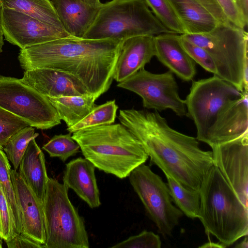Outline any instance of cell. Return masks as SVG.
Here are the masks:
<instances>
[{"mask_svg":"<svg viewBox=\"0 0 248 248\" xmlns=\"http://www.w3.org/2000/svg\"><path fill=\"white\" fill-rule=\"evenodd\" d=\"M118 119L140 142L151 165L184 186L199 190L214 165L212 151L202 150L196 138L171 127L157 111L121 109Z\"/></svg>","mask_w":248,"mask_h":248,"instance_id":"6da1fadb","label":"cell"},{"mask_svg":"<svg viewBox=\"0 0 248 248\" xmlns=\"http://www.w3.org/2000/svg\"><path fill=\"white\" fill-rule=\"evenodd\" d=\"M122 41L69 36L21 49L18 59L25 71L46 68L70 74L98 98L112 83Z\"/></svg>","mask_w":248,"mask_h":248,"instance_id":"7a4b0ae2","label":"cell"},{"mask_svg":"<svg viewBox=\"0 0 248 248\" xmlns=\"http://www.w3.org/2000/svg\"><path fill=\"white\" fill-rule=\"evenodd\" d=\"M72 137L95 168L120 179L128 177L149 158L139 140L121 123L80 129Z\"/></svg>","mask_w":248,"mask_h":248,"instance_id":"3957f363","label":"cell"},{"mask_svg":"<svg viewBox=\"0 0 248 248\" xmlns=\"http://www.w3.org/2000/svg\"><path fill=\"white\" fill-rule=\"evenodd\" d=\"M198 217L207 233L225 247L248 234V207L246 206L213 165L199 189Z\"/></svg>","mask_w":248,"mask_h":248,"instance_id":"277c9868","label":"cell"},{"mask_svg":"<svg viewBox=\"0 0 248 248\" xmlns=\"http://www.w3.org/2000/svg\"><path fill=\"white\" fill-rule=\"evenodd\" d=\"M173 33L155 16L144 0H111L102 3L82 38L123 41L128 38Z\"/></svg>","mask_w":248,"mask_h":248,"instance_id":"5b68a950","label":"cell"},{"mask_svg":"<svg viewBox=\"0 0 248 248\" xmlns=\"http://www.w3.org/2000/svg\"><path fill=\"white\" fill-rule=\"evenodd\" d=\"M181 35L208 52L217 76L242 92L248 91V34L245 29L220 23L208 33Z\"/></svg>","mask_w":248,"mask_h":248,"instance_id":"8992f818","label":"cell"},{"mask_svg":"<svg viewBox=\"0 0 248 248\" xmlns=\"http://www.w3.org/2000/svg\"><path fill=\"white\" fill-rule=\"evenodd\" d=\"M62 183L48 178L43 202L45 223V248H88L83 218L71 202Z\"/></svg>","mask_w":248,"mask_h":248,"instance_id":"52a82bcc","label":"cell"},{"mask_svg":"<svg viewBox=\"0 0 248 248\" xmlns=\"http://www.w3.org/2000/svg\"><path fill=\"white\" fill-rule=\"evenodd\" d=\"M217 75L193 81L185 100L186 116L195 125L196 139L204 142L209 128L223 107L244 93Z\"/></svg>","mask_w":248,"mask_h":248,"instance_id":"ba28073f","label":"cell"},{"mask_svg":"<svg viewBox=\"0 0 248 248\" xmlns=\"http://www.w3.org/2000/svg\"><path fill=\"white\" fill-rule=\"evenodd\" d=\"M0 108L37 129H50L61 123L46 96L15 78L0 75Z\"/></svg>","mask_w":248,"mask_h":248,"instance_id":"9c48e42d","label":"cell"},{"mask_svg":"<svg viewBox=\"0 0 248 248\" xmlns=\"http://www.w3.org/2000/svg\"><path fill=\"white\" fill-rule=\"evenodd\" d=\"M128 177L159 233L170 235L183 213L173 204L168 185L144 163L133 170Z\"/></svg>","mask_w":248,"mask_h":248,"instance_id":"30bf717a","label":"cell"},{"mask_svg":"<svg viewBox=\"0 0 248 248\" xmlns=\"http://www.w3.org/2000/svg\"><path fill=\"white\" fill-rule=\"evenodd\" d=\"M117 86L139 95L145 108L158 112L170 109L178 116H186L185 100L180 97L178 84L170 71L154 74L144 68Z\"/></svg>","mask_w":248,"mask_h":248,"instance_id":"8fae6325","label":"cell"},{"mask_svg":"<svg viewBox=\"0 0 248 248\" xmlns=\"http://www.w3.org/2000/svg\"><path fill=\"white\" fill-rule=\"evenodd\" d=\"M211 147L214 165L241 202L248 207V132Z\"/></svg>","mask_w":248,"mask_h":248,"instance_id":"7c38bea8","label":"cell"},{"mask_svg":"<svg viewBox=\"0 0 248 248\" xmlns=\"http://www.w3.org/2000/svg\"><path fill=\"white\" fill-rule=\"evenodd\" d=\"M1 27L5 40L20 49L71 36L62 28L3 7Z\"/></svg>","mask_w":248,"mask_h":248,"instance_id":"4fadbf2b","label":"cell"},{"mask_svg":"<svg viewBox=\"0 0 248 248\" xmlns=\"http://www.w3.org/2000/svg\"><path fill=\"white\" fill-rule=\"evenodd\" d=\"M11 175L20 216L21 233L45 248L46 232L43 203L17 170L12 169Z\"/></svg>","mask_w":248,"mask_h":248,"instance_id":"5bb4252c","label":"cell"},{"mask_svg":"<svg viewBox=\"0 0 248 248\" xmlns=\"http://www.w3.org/2000/svg\"><path fill=\"white\" fill-rule=\"evenodd\" d=\"M248 132V92L227 104L209 128L204 143L210 147L235 140Z\"/></svg>","mask_w":248,"mask_h":248,"instance_id":"9a60e30c","label":"cell"},{"mask_svg":"<svg viewBox=\"0 0 248 248\" xmlns=\"http://www.w3.org/2000/svg\"><path fill=\"white\" fill-rule=\"evenodd\" d=\"M20 79L47 97L79 96L89 93L77 78L54 69L42 68L26 70Z\"/></svg>","mask_w":248,"mask_h":248,"instance_id":"2e32d148","label":"cell"},{"mask_svg":"<svg viewBox=\"0 0 248 248\" xmlns=\"http://www.w3.org/2000/svg\"><path fill=\"white\" fill-rule=\"evenodd\" d=\"M155 56L181 80L189 81L196 76V63L180 41V34L164 33L154 36Z\"/></svg>","mask_w":248,"mask_h":248,"instance_id":"e0dca14e","label":"cell"},{"mask_svg":"<svg viewBox=\"0 0 248 248\" xmlns=\"http://www.w3.org/2000/svg\"><path fill=\"white\" fill-rule=\"evenodd\" d=\"M154 36L141 35L122 41L113 79L122 82L144 68L155 56Z\"/></svg>","mask_w":248,"mask_h":248,"instance_id":"ac0fdd59","label":"cell"},{"mask_svg":"<svg viewBox=\"0 0 248 248\" xmlns=\"http://www.w3.org/2000/svg\"><path fill=\"white\" fill-rule=\"evenodd\" d=\"M95 169L92 162L79 157L66 164L62 178L63 185L72 189L91 208L101 205Z\"/></svg>","mask_w":248,"mask_h":248,"instance_id":"d6986e66","label":"cell"},{"mask_svg":"<svg viewBox=\"0 0 248 248\" xmlns=\"http://www.w3.org/2000/svg\"><path fill=\"white\" fill-rule=\"evenodd\" d=\"M63 30L70 35L82 38L93 22L100 6L83 0H51Z\"/></svg>","mask_w":248,"mask_h":248,"instance_id":"ffe728a7","label":"cell"},{"mask_svg":"<svg viewBox=\"0 0 248 248\" xmlns=\"http://www.w3.org/2000/svg\"><path fill=\"white\" fill-rule=\"evenodd\" d=\"M18 170L20 176L43 203L49 177L44 154L35 138L29 142Z\"/></svg>","mask_w":248,"mask_h":248,"instance_id":"44dd1931","label":"cell"},{"mask_svg":"<svg viewBox=\"0 0 248 248\" xmlns=\"http://www.w3.org/2000/svg\"><path fill=\"white\" fill-rule=\"evenodd\" d=\"M183 24L185 34L208 33L221 23L196 0H169Z\"/></svg>","mask_w":248,"mask_h":248,"instance_id":"7402d4cb","label":"cell"},{"mask_svg":"<svg viewBox=\"0 0 248 248\" xmlns=\"http://www.w3.org/2000/svg\"><path fill=\"white\" fill-rule=\"evenodd\" d=\"M47 97V96H46ZM67 127L77 124L95 107V96L87 93L79 96L47 97Z\"/></svg>","mask_w":248,"mask_h":248,"instance_id":"603a6c76","label":"cell"},{"mask_svg":"<svg viewBox=\"0 0 248 248\" xmlns=\"http://www.w3.org/2000/svg\"><path fill=\"white\" fill-rule=\"evenodd\" d=\"M0 1L3 8L21 12L43 22L63 29L50 0H0Z\"/></svg>","mask_w":248,"mask_h":248,"instance_id":"cb8c5ba5","label":"cell"},{"mask_svg":"<svg viewBox=\"0 0 248 248\" xmlns=\"http://www.w3.org/2000/svg\"><path fill=\"white\" fill-rule=\"evenodd\" d=\"M165 176L172 202L188 217L198 218L200 207L199 190L188 188L171 177Z\"/></svg>","mask_w":248,"mask_h":248,"instance_id":"d4e9b609","label":"cell"},{"mask_svg":"<svg viewBox=\"0 0 248 248\" xmlns=\"http://www.w3.org/2000/svg\"><path fill=\"white\" fill-rule=\"evenodd\" d=\"M118 108V106L115 100L95 106L83 119L75 125L67 127L66 130L69 133L72 134L77 131L90 127L113 124L115 121Z\"/></svg>","mask_w":248,"mask_h":248,"instance_id":"484cf974","label":"cell"},{"mask_svg":"<svg viewBox=\"0 0 248 248\" xmlns=\"http://www.w3.org/2000/svg\"><path fill=\"white\" fill-rule=\"evenodd\" d=\"M34 130L31 126L21 129L12 135L3 147L8 159L16 170L18 169L29 142L39 135L37 133H35Z\"/></svg>","mask_w":248,"mask_h":248,"instance_id":"4316f807","label":"cell"},{"mask_svg":"<svg viewBox=\"0 0 248 248\" xmlns=\"http://www.w3.org/2000/svg\"><path fill=\"white\" fill-rule=\"evenodd\" d=\"M152 12L169 30L178 34L186 33V30L169 0H144Z\"/></svg>","mask_w":248,"mask_h":248,"instance_id":"83f0119b","label":"cell"},{"mask_svg":"<svg viewBox=\"0 0 248 248\" xmlns=\"http://www.w3.org/2000/svg\"><path fill=\"white\" fill-rule=\"evenodd\" d=\"M11 166L3 149L0 148V184L12 208L18 234L21 232L19 209L12 182Z\"/></svg>","mask_w":248,"mask_h":248,"instance_id":"f1b7e54d","label":"cell"},{"mask_svg":"<svg viewBox=\"0 0 248 248\" xmlns=\"http://www.w3.org/2000/svg\"><path fill=\"white\" fill-rule=\"evenodd\" d=\"M42 149L52 157H58L63 162L76 155L80 149L78 143L72 137L71 133L54 136Z\"/></svg>","mask_w":248,"mask_h":248,"instance_id":"f546056e","label":"cell"},{"mask_svg":"<svg viewBox=\"0 0 248 248\" xmlns=\"http://www.w3.org/2000/svg\"><path fill=\"white\" fill-rule=\"evenodd\" d=\"M17 234L12 208L0 184V238L7 242Z\"/></svg>","mask_w":248,"mask_h":248,"instance_id":"4dcf8cb0","label":"cell"},{"mask_svg":"<svg viewBox=\"0 0 248 248\" xmlns=\"http://www.w3.org/2000/svg\"><path fill=\"white\" fill-rule=\"evenodd\" d=\"M29 124L16 115L0 108V148L3 149L9 139Z\"/></svg>","mask_w":248,"mask_h":248,"instance_id":"1f68e13d","label":"cell"},{"mask_svg":"<svg viewBox=\"0 0 248 248\" xmlns=\"http://www.w3.org/2000/svg\"><path fill=\"white\" fill-rule=\"evenodd\" d=\"M181 44L191 58L206 71L217 75L214 61L208 52L202 47L183 38L180 34Z\"/></svg>","mask_w":248,"mask_h":248,"instance_id":"d6a6232c","label":"cell"},{"mask_svg":"<svg viewBox=\"0 0 248 248\" xmlns=\"http://www.w3.org/2000/svg\"><path fill=\"white\" fill-rule=\"evenodd\" d=\"M160 237L153 232L143 231L140 233L130 236L111 248H160Z\"/></svg>","mask_w":248,"mask_h":248,"instance_id":"836d02e7","label":"cell"},{"mask_svg":"<svg viewBox=\"0 0 248 248\" xmlns=\"http://www.w3.org/2000/svg\"><path fill=\"white\" fill-rule=\"evenodd\" d=\"M216 1L230 23L236 27L245 29L248 23L245 22L235 0H216Z\"/></svg>","mask_w":248,"mask_h":248,"instance_id":"e575fe53","label":"cell"},{"mask_svg":"<svg viewBox=\"0 0 248 248\" xmlns=\"http://www.w3.org/2000/svg\"><path fill=\"white\" fill-rule=\"evenodd\" d=\"M5 242L9 248H45L44 246L21 233Z\"/></svg>","mask_w":248,"mask_h":248,"instance_id":"d590c367","label":"cell"},{"mask_svg":"<svg viewBox=\"0 0 248 248\" xmlns=\"http://www.w3.org/2000/svg\"><path fill=\"white\" fill-rule=\"evenodd\" d=\"M208 9L222 24H231L216 0H196ZM232 24V23H231Z\"/></svg>","mask_w":248,"mask_h":248,"instance_id":"8d00e7d4","label":"cell"},{"mask_svg":"<svg viewBox=\"0 0 248 248\" xmlns=\"http://www.w3.org/2000/svg\"><path fill=\"white\" fill-rule=\"evenodd\" d=\"M237 5L245 21L248 23V0H235Z\"/></svg>","mask_w":248,"mask_h":248,"instance_id":"74e56055","label":"cell"},{"mask_svg":"<svg viewBox=\"0 0 248 248\" xmlns=\"http://www.w3.org/2000/svg\"><path fill=\"white\" fill-rule=\"evenodd\" d=\"M2 7L0 1V53L2 51V47L4 45V36L1 27V11Z\"/></svg>","mask_w":248,"mask_h":248,"instance_id":"f35d334b","label":"cell"},{"mask_svg":"<svg viewBox=\"0 0 248 248\" xmlns=\"http://www.w3.org/2000/svg\"><path fill=\"white\" fill-rule=\"evenodd\" d=\"M200 248H225V247L220 242L214 243V242H209L204 244L203 245L200 246Z\"/></svg>","mask_w":248,"mask_h":248,"instance_id":"ab89813d","label":"cell"},{"mask_svg":"<svg viewBox=\"0 0 248 248\" xmlns=\"http://www.w3.org/2000/svg\"><path fill=\"white\" fill-rule=\"evenodd\" d=\"M244 239L236 245L235 247L236 248H248V235L244 236Z\"/></svg>","mask_w":248,"mask_h":248,"instance_id":"60d3db41","label":"cell"},{"mask_svg":"<svg viewBox=\"0 0 248 248\" xmlns=\"http://www.w3.org/2000/svg\"><path fill=\"white\" fill-rule=\"evenodd\" d=\"M86 2L95 6H100L102 3L100 1V0H83Z\"/></svg>","mask_w":248,"mask_h":248,"instance_id":"b9f144b4","label":"cell"},{"mask_svg":"<svg viewBox=\"0 0 248 248\" xmlns=\"http://www.w3.org/2000/svg\"><path fill=\"white\" fill-rule=\"evenodd\" d=\"M2 247V241H1V239H0V248H1Z\"/></svg>","mask_w":248,"mask_h":248,"instance_id":"7bdbcfd3","label":"cell"}]
</instances>
